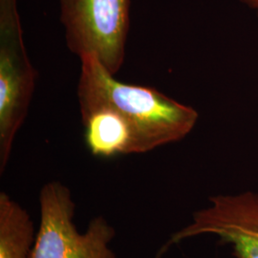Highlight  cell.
Masks as SVG:
<instances>
[{
    "instance_id": "cell-1",
    "label": "cell",
    "mask_w": 258,
    "mask_h": 258,
    "mask_svg": "<svg viewBox=\"0 0 258 258\" xmlns=\"http://www.w3.org/2000/svg\"><path fill=\"white\" fill-rule=\"evenodd\" d=\"M80 58L81 112L105 108L116 113L131 132L130 154L181 141L194 128L199 116L191 106L152 87L120 83L93 55Z\"/></svg>"
},
{
    "instance_id": "cell-2",
    "label": "cell",
    "mask_w": 258,
    "mask_h": 258,
    "mask_svg": "<svg viewBox=\"0 0 258 258\" xmlns=\"http://www.w3.org/2000/svg\"><path fill=\"white\" fill-rule=\"evenodd\" d=\"M39 208V227L30 258H117L110 248L116 232L103 216L93 218L84 232L78 231L76 205L64 184H44Z\"/></svg>"
},
{
    "instance_id": "cell-3",
    "label": "cell",
    "mask_w": 258,
    "mask_h": 258,
    "mask_svg": "<svg viewBox=\"0 0 258 258\" xmlns=\"http://www.w3.org/2000/svg\"><path fill=\"white\" fill-rule=\"evenodd\" d=\"M37 72L28 58L16 0H0V173L27 116Z\"/></svg>"
},
{
    "instance_id": "cell-4",
    "label": "cell",
    "mask_w": 258,
    "mask_h": 258,
    "mask_svg": "<svg viewBox=\"0 0 258 258\" xmlns=\"http://www.w3.org/2000/svg\"><path fill=\"white\" fill-rule=\"evenodd\" d=\"M130 0H61V21L69 50L95 56L112 75L125 57Z\"/></svg>"
},
{
    "instance_id": "cell-5",
    "label": "cell",
    "mask_w": 258,
    "mask_h": 258,
    "mask_svg": "<svg viewBox=\"0 0 258 258\" xmlns=\"http://www.w3.org/2000/svg\"><path fill=\"white\" fill-rule=\"evenodd\" d=\"M212 235L231 247L235 258H258V192L217 194L194 212L190 222L170 235L156 258L184 240Z\"/></svg>"
},
{
    "instance_id": "cell-6",
    "label": "cell",
    "mask_w": 258,
    "mask_h": 258,
    "mask_svg": "<svg viewBox=\"0 0 258 258\" xmlns=\"http://www.w3.org/2000/svg\"><path fill=\"white\" fill-rule=\"evenodd\" d=\"M85 129V142L93 155L98 157L130 154L131 132L113 111L95 108L81 112Z\"/></svg>"
},
{
    "instance_id": "cell-7",
    "label": "cell",
    "mask_w": 258,
    "mask_h": 258,
    "mask_svg": "<svg viewBox=\"0 0 258 258\" xmlns=\"http://www.w3.org/2000/svg\"><path fill=\"white\" fill-rule=\"evenodd\" d=\"M36 235L29 213L2 191L0 194V258H30Z\"/></svg>"
},
{
    "instance_id": "cell-8",
    "label": "cell",
    "mask_w": 258,
    "mask_h": 258,
    "mask_svg": "<svg viewBox=\"0 0 258 258\" xmlns=\"http://www.w3.org/2000/svg\"><path fill=\"white\" fill-rule=\"evenodd\" d=\"M245 5L249 6L250 9L255 11L258 15V0H240Z\"/></svg>"
}]
</instances>
